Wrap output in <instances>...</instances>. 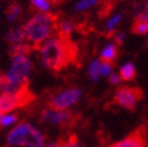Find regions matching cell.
Wrapping results in <instances>:
<instances>
[{
	"instance_id": "cell-24",
	"label": "cell",
	"mask_w": 148,
	"mask_h": 147,
	"mask_svg": "<svg viewBox=\"0 0 148 147\" xmlns=\"http://www.w3.org/2000/svg\"><path fill=\"white\" fill-rule=\"evenodd\" d=\"M63 141H64V139H59V140H56V141H51V142L46 144L45 147H63Z\"/></svg>"
},
{
	"instance_id": "cell-21",
	"label": "cell",
	"mask_w": 148,
	"mask_h": 147,
	"mask_svg": "<svg viewBox=\"0 0 148 147\" xmlns=\"http://www.w3.org/2000/svg\"><path fill=\"white\" fill-rule=\"evenodd\" d=\"M100 62H101V60H100ZM112 69H113V64L101 62V64H100V75H101V76L108 77L111 74H112Z\"/></svg>"
},
{
	"instance_id": "cell-10",
	"label": "cell",
	"mask_w": 148,
	"mask_h": 147,
	"mask_svg": "<svg viewBox=\"0 0 148 147\" xmlns=\"http://www.w3.org/2000/svg\"><path fill=\"white\" fill-rule=\"evenodd\" d=\"M5 40L10 46L23 43L25 41V33H24L23 27L19 25V27L9 29V32L5 34Z\"/></svg>"
},
{
	"instance_id": "cell-23",
	"label": "cell",
	"mask_w": 148,
	"mask_h": 147,
	"mask_svg": "<svg viewBox=\"0 0 148 147\" xmlns=\"http://www.w3.org/2000/svg\"><path fill=\"white\" fill-rule=\"evenodd\" d=\"M113 36V39H114V43L117 46H119V45H122L123 43V40H124V38H125V35L123 34V33H118V34H113L112 35Z\"/></svg>"
},
{
	"instance_id": "cell-2",
	"label": "cell",
	"mask_w": 148,
	"mask_h": 147,
	"mask_svg": "<svg viewBox=\"0 0 148 147\" xmlns=\"http://www.w3.org/2000/svg\"><path fill=\"white\" fill-rule=\"evenodd\" d=\"M59 16L54 13H36L27 21L23 25L25 33V40L29 41L33 49H40L41 45L52 35L59 22Z\"/></svg>"
},
{
	"instance_id": "cell-26",
	"label": "cell",
	"mask_w": 148,
	"mask_h": 147,
	"mask_svg": "<svg viewBox=\"0 0 148 147\" xmlns=\"http://www.w3.org/2000/svg\"><path fill=\"white\" fill-rule=\"evenodd\" d=\"M1 117H3V113H1V111H0V118H1Z\"/></svg>"
},
{
	"instance_id": "cell-15",
	"label": "cell",
	"mask_w": 148,
	"mask_h": 147,
	"mask_svg": "<svg viewBox=\"0 0 148 147\" xmlns=\"http://www.w3.org/2000/svg\"><path fill=\"white\" fill-rule=\"evenodd\" d=\"M100 64H101V62L99 59H95L90 63L89 69H88V75H89V77L94 81V82H97L99 80V77L101 76L100 75Z\"/></svg>"
},
{
	"instance_id": "cell-13",
	"label": "cell",
	"mask_w": 148,
	"mask_h": 147,
	"mask_svg": "<svg viewBox=\"0 0 148 147\" xmlns=\"http://www.w3.org/2000/svg\"><path fill=\"white\" fill-rule=\"evenodd\" d=\"M119 77L123 81H132L136 77V69L132 63H125L121 67Z\"/></svg>"
},
{
	"instance_id": "cell-9",
	"label": "cell",
	"mask_w": 148,
	"mask_h": 147,
	"mask_svg": "<svg viewBox=\"0 0 148 147\" xmlns=\"http://www.w3.org/2000/svg\"><path fill=\"white\" fill-rule=\"evenodd\" d=\"M131 32L136 35L148 34V11H143L135 14L134 22H132L131 25Z\"/></svg>"
},
{
	"instance_id": "cell-1",
	"label": "cell",
	"mask_w": 148,
	"mask_h": 147,
	"mask_svg": "<svg viewBox=\"0 0 148 147\" xmlns=\"http://www.w3.org/2000/svg\"><path fill=\"white\" fill-rule=\"evenodd\" d=\"M41 60L51 71L59 72L73 64L78 58V47L70 38L56 35L41 45Z\"/></svg>"
},
{
	"instance_id": "cell-17",
	"label": "cell",
	"mask_w": 148,
	"mask_h": 147,
	"mask_svg": "<svg viewBox=\"0 0 148 147\" xmlns=\"http://www.w3.org/2000/svg\"><path fill=\"white\" fill-rule=\"evenodd\" d=\"M100 3V0H78V1L75 4V10L78 12L86 11L90 7L98 5Z\"/></svg>"
},
{
	"instance_id": "cell-11",
	"label": "cell",
	"mask_w": 148,
	"mask_h": 147,
	"mask_svg": "<svg viewBox=\"0 0 148 147\" xmlns=\"http://www.w3.org/2000/svg\"><path fill=\"white\" fill-rule=\"evenodd\" d=\"M117 57H118V46L116 45V43L111 42V43H108V45H106L105 47H103V49L101 51L99 60L113 64L114 60L117 59Z\"/></svg>"
},
{
	"instance_id": "cell-6",
	"label": "cell",
	"mask_w": 148,
	"mask_h": 147,
	"mask_svg": "<svg viewBox=\"0 0 148 147\" xmlns=\"http://www.w3.org/2000/svg\"><path fill=\"white\" fill-rule=\"evenodd\" d=\"M82 98V91L77 87H70L63 91L52 93L46 99L48 109L52 110H66L75 105Z\"/></svg>"
},
{
	"instance_id": "cell-8",
	"label": "cell",
	"mask_w": 148,
	"mask_h": 147,
	"mask_svg": "<svg viewBox=\"0 0 148 147\" xmlns=\"http://www.w3.org/2000/svg\"><path fill=\"white\" fill-rule=\"evenodd\" d=\"M108 147H147V131L140 127L122 140L111 144Z\"/></svg>"
},
{
	"instance_id": "cell-18",
	"label": "cell",
	"mask_w": 148,
	"mask_h": 147,
	"mask_svg": "<svg viewBox=\"0 0 148 147\" xmlns=\"http://www.w3.org/2000/svg\"><path fill=\"white\" fill-rule=\"evenodd\" d=\"M122 19H123V14L122 13H118V14H116V16H113L112 18L108 19L107 24H106V28H107V32L110 33V35H112V33H114L116 28L122 22Z\"/></svg>"
},
{
	"instance_id": "cell-7",
	"label": "cell",
	"mask_w": 148,
	"mask_h": 147,
	"mask_svg": "<svg viewBox=\"0 0 148 147\" xmlns=\"http://www.w3.org/2000/svg\"><path fill=\"white\" fill-rule=\"evenodd\" d=\"M143 98V91L140 87L121 86L114 93L113 100L117 105L125 110H135L136 105Z\"/></svg>"
},
{
	"instance_id": "cell-22",
	"label": "cell",
	"mask_w": 148,
	"mask_h": 147,
	"mask_svg": "<svg viewBox=\"0 0 148 147\" xmlns=\"http://www.w3.org/2000/svg\"><path fill=\"white\" fill-rule=\"evenodd\" d=\"M108 80H110V82H111V84H113V86H118L121 83V77H119V75H117V74H111V75L108 76Z\"/></svg>"
},
{
	"instance_id": "cell-12",
	"label": "cell",
	"mask_w": 148,
	"mask_h": 147,
	"mask_svg": "<svg viewBox=\"0 0 148 147\" xmlns=\"http://www.w3.org/2000/svg\"><path fill=\"white\" fill-rule=\"evenodd\" d=\"M33 47L32 45H29L27 42H23V43H18V45H12L9 47V54L10 57L14 58V57H21V56H29L32 53Z\"/></svg>"
},
{
	"instance_id": "cell-14",
	"label": "cell",
	"mask_w": 148,
	"mask_h": 147,
	"mask_svg": "<svg viewBox=\"0 0 148 147\" xmlns=\"http://www.w3.org/2000/svg\"><path fill=\"white\" fill-rule=\"evenodd\" d=\"M22 13H23L22 6L18 3H12L6 9V18L9 22H14L17 18L22 16Z\"/></svg>"
},
{
	"instance_id": "cell-25",
	"label": "cell",
	"mask_w": 148,
	"mask_h": 147,
	"mask_svg": "<svg viewBox=\"0 0 148 147\" xmlns=\"http://www.w3.org/2000/svg\"><path fill=\"white\" fill-rule=\"evenodd\" d=\"M49 1H51L52 4H53V5H59V4H60V3L63 1V0H49Z\"/></svg>"
},
{
	"instance_id": "cell-20",
	"label": "cell",
	"mask_w": 148,
	"mask_h": 147,
	"mask_svg": "<svg viewBox=\"0 0 148 147\" xmlns=\"http://www.w3.org/2000/svg\"><path fill=\"white\" fill-rule=\"evenodd\" d=\"M18 120V115L17 113H6V115H3V117L0 118V127L4 128V127H9L11 124L16 123Z\"/></svg>"
},
{
	"instance_id": "cell-4",
	"label": "cell",
	"mask_w": 148,
	"mask_h": 147,
	"mask_svg": "<svg viewBox=\"0 0 148 147\" xmlns=\"http://www.w3.org/2000/svg\"><path fill=\"white\" fill-rule=\"evenodd\" d=\"M35 100V95L30 92L29 87L22 88L16 93H1L0 94V111L6 115L19 107H25Z\"/></svg>"
},
{
	"instance_id": "cell-3",
	"label": "cell",
	"mask_w": 148,
	"mask_h": 147,
	"mask_svg": "<svg viewBox=\"0 0 148 147\" xmlns=\"http://www.w3.org/2000/svg\"><path fill=\"white\" fill-rule=\"evenodd\" d=\"M6 142L9 147H45L46 137L32 124L22 122L7 133Z\"/></svg>"
},
{
	"instance_id": "cell-5",
	"label": "cell",
	"mask_w": 148,
	"mask_h": 147,
	"mask_svg": "<svg viewBox=\"0 0 148 147\" xmlns=\"http://www.w3.org/2000/svg\"><path fill=\"white\" fill-rule=\"evenodd\" d=\"M79 121V115L66 110H52L43 109L40 113V122L43 124H51L60 128H72Z\"/></svg>"
},
{
	"instance_id": "cell-19",
	"label": "cell",
	"mask_w": 148,
	"mask_h": 147,
	"mask_svg": "<svg viewBox=\"0 0 148 147\" xmlns=\"http://www.w3.org/2000/svg\"><path fill=\"white\" fill-rule=\"evenodd\" d=\"M63 147H86V146L78 140V137L75 134H71L66 139H64Z\"/></svg>"
},
{
	"instance_id": "cell-27",
	"label": "cell",
	"mask_w": 148,
	"mask_h": 147,
	"mask_svg": "<svg viewBox=\"0 0 148 147\" xmlns=\"http://www.w3.org/2000/svg\"><path fill=\"white\" fill-rule=\"evenodd\" d=\"M147 7H148V4H147Z\"/></svg>"
},
{
	"instance_id": "cell-16",
	"label": "cell",
	"mask_w": 148,
	"mask_h": 147,
	"mask_svg": "<svg viewBox=\"0 0 148 147\" xmlns=\"http://www.w3.org/2000/svg\"><path fill=\"white\" fill-rule=\"evenodd\" d=\"M30 6L33 10H38L46 13L51 9V1L49 0H30Z\"/></svg>"
}]
</instances>
